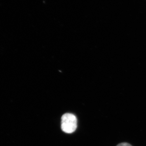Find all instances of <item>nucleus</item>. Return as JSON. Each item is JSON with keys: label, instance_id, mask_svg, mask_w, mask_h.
<instances>
[{"label": "nucleus", "instance_id": "nucleus-1", "mask_svg": "<svg viewBox=\"0 0 146 146\" xmlns=\"http://www.w3.org/2000/svg\"><path fill=\"white\" fill-rule=\"evenodd\" d=\"M77 127V119L71 113L64 114L61 117V128L66 133H70L75 131Z\"/></svg>", "mask_w": 146, "mask_h": 146}, {"label": "nucleus", "instance_id": "nucleus-2", "mask_svg": "<svg viewBox=\"0 0 146 146\" xmlns=\"http://www.w3.org/2000/svg\"><path fill=\"white\" fill-rule=\"evenodd\" d=\"M117 146H132V145H131L130 144L128 143H123L118 144Z\"/></svg>", "mask_w": 146, "mask_h": 146}]
</instances>
